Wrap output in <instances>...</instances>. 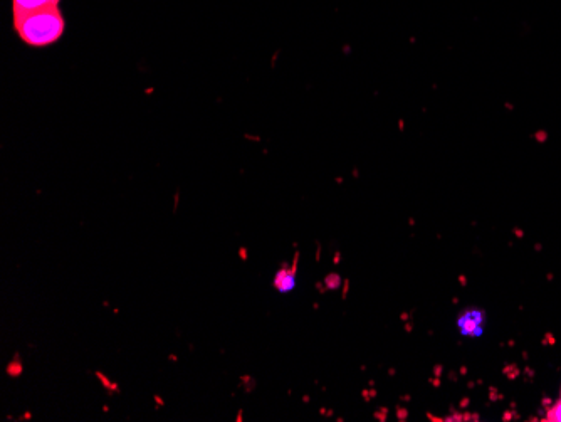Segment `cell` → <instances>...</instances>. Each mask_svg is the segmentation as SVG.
<instances>
[{"label":"cell","instance_id":"5b68a950","mask_svg":"<svg viewBox=\"0 0 561 422\" xmlns=\"http://www.w3.org/2000/svg\"><path fill=\"white\" fill-rule=\"evenodd\" d=\"M545 421L561 422V399L556 402L555 406L551 407L550 411H548Z\"/></svg>","mask_w":561,"mask_h":422},{"label":"cell","instance_id":"6da1fadb","mask_svg":"<svg viewBox=\"0 0 561 422\" xmlns=\"http://www.w3.org/2000/svg\"><path fill=\"white\" fill-rule=\"evenodd\" d=\"M66 17L61 7H48L29 12L21 17H12V27L17 37L29 48H49L61 41L66 32Z\"/></svg>","mask_w":561,"mask_h":422},{"label":"cell","instance_id":"277c9868","mask_svg":"<svg viewBox=\"0 0 561 422\" xmlns=\"http://www.w3.org/2000/svg\"><path fill=\"white\" fill-rule=\"evenodd\" d=\"M294 278H296V271L294 270H281L278 275H276V280H274V285L279 291L283 293H288V291L294 288Z\"/></svg>","mask_w":561,"mask_h":422},{"label":"cell","instance_id":"3957f363","mask_svg":"<svg viewBox=\"0 0 561 422\" xmlns=\"http://www.w3.org/2000/svg\"><path fill=\"white\" fill-rule=\"evenodd\" d=\"M61 2L63 0H11L12 17H21L48 7H59Z\"/></svg>","mask_w":561,"mask_h":422},{"label":"cell","instance_id":"7a4b0ae2","mask_svg":"<svg viewBox=\"0 0 561 422\" xmlns=\"http://www.w3.org/2000/svg\"><path fill=\"white\" fill-rule=\"evenodd\" d=\"M457 325L462 335L466 337L478 338L484 333V325H486V313L483 310H464L461 317L457 318Z\"/></svg>","mask_w":561,"mask_h":422}]
</instances>
